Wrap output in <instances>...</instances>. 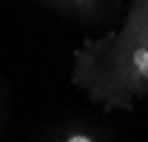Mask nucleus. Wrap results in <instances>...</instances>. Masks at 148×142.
<instances>
[{
  "instance_id": "1",
  "label": "nucleus",
  "mask_w": 148,
  "mask_h": 142,
  "mask_svg": "<svg viewBox=\"0 0 148 142\" xmlns=\"http://www.w3.org/2000/svg\"><path fill=\"white\" fill-rule=\"evenodd\" d=\"M68 142H92V140H88L86 136H72Z\"/></svg>"
}]
</instances>
